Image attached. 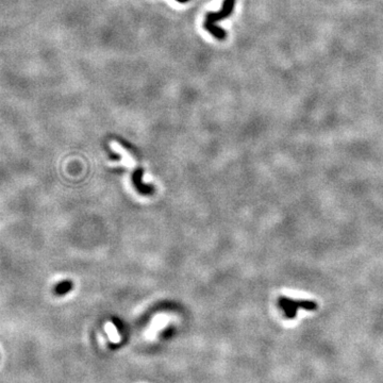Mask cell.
<instances>
[{
    "instance_id": "2",
    "label": "cell",
    "mask_w": 383,
    "mask_h": 383,
    "mask_svg": "<svg viewBox=\"0 0 383 383\" xmlns=\"http://www.w3.org/2000/svg\"><path fill=\"white\" fill-rule=\"evenodd\" d=\"M234 5H235V0H225L224 5H222V8L220 9L219 12H210L206 15V22L215 24L216 22L225 20L226 17L232 14Z\"/></svg>"
},
{
    "instance_id": "5",
    "label": "cell",
    "mask_w": 383,
    "mask_h": 383,
    "mask_svg": "<svg viewBox=\"0 0 383 383\" xmlns=\"http://www.w3.org/2000/svg\"><path fill=\"white\" fill-rule=\"evenodd\" d=\"M176 2H178V3H180V4H185V3H189V2H190V0H176Z\"/></svg>"
},
{
    "instance_id": "1",
    "label": "cell",
    "mask_w": 383,
    "mask_h": 383,
    "mask_svg": "<svg viewBox=\"0 0 383 383\" xmlns=\"http://www.w3.org/2000/svg\"><path fill=\"white\" fill-rule=\"evenodd\" d=\"M278 306L282 310L284 317L294 319L300 310L315 311L318 308L316 301L308 299H294L288 296H280L278 299Z\"/></svg>"
},
{
    "instance_id": "3",
    "label": "cell",
    "mask_w": 383,
    "mask_h": 383,
    "mask_svg": "<svg viewBox=\"0 0 383 383\" xmlns=\"http://www.w3.org/2000/svg\"><path fill=\"white\" fill-rule=\"evenodd\" d=\"M203 28L206 29L207 31H209L213 35V37L217 40H225L227 38V32L222 28H219V27L215 26V24L204 22Z\"/></svg>"
},
{
    "instance_id": "4",
    "label": "cell",
    "mask_w": 383,
    "mask_h": 383,
    "mask_svg": "<svg viewBox=\"0 0 383 383\" xmlns=\"http://www.w3.org/2000/svg\"><path fill=\"white\" fill-rule=\"evenodd\" d=\"M70 289H72V283H70L69 281H63L57 286L56 293L58 294V295H64L65 293L70 291Z\"/></svg>"
}]
</instances>
